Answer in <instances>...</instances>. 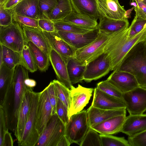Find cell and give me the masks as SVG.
Masks as SVG:
<instances>
[{
    "instance_id": "6da1fadb",
    "label": "cell",
    "mask_w": 146,
    "mask_h": 146,
    "mask_svg": "<svg viewBox=\"0 0 146 146\" xmlns=\"http://www.w3.org/2000/svg\"><path fill=\"white\" fill-rule=\"evenodd\" d=\"M28 71L21 65L15 68L11 85L0 106L5 113L7 126L11 129L16 127L18 111L25 94L28 91H33L25 83V79L29 78Z\"/></svg>"
},
{
    "instance_id": "7a4b0ae2",
    "label": "cell",
    "mask_w": 146,
    "mask_h": 146,
    "mask_svg": "<svg viewBox=\"0 0 146 146\" xmlns=\"http://www.w3.org/2000/svg\"><path fill=\"white\" fill-rule=\"evenodd\" d=\"M129 28H127L110 35L104 52L110 59L111 71L115 70L122 59L136 44L146 38V26L140 33L129 38Z\"/></svg>"
},
{
    "instance_id": "3957f363",
    "label": "cell",
    "mask_w": 146,
    "mask_h": 146,
    "mask_svg": "<svg viewBox=\"0 0 146 146\" xmlns=\"http://www.w3.org/2000/svg\"><path fill=\"white\" fill-rule=\"evenodd\" d=\"M114 71L131 73L139 86L146 88V38L133 46Z\"/></svg>"
},
{
    "instance_id": "277c9868",
    "label": "cell",
    "mask_w": 146,
    "mask_h": 146,
    "mask_svg": "<svg viewBox=\"0 0 146 146\" xmlns=\"http://www.w3.org/2000/svg\"><path fill=\"white\" fill-rule=\"evenodd\" d=\"M25 44L22 28L13 18L9 25L0 27V44L21 54Z\"/></svg>"
},
{
    "instance_id": "5b68a950",
    "label": "cell",
    "mask_w": 146,
    "mask_h": 146,
    "mask_svg": "<svg viewBox=\"0 0 146 146\" xmlns=\"http://www.w3.org/2000/svg\"><path fill=\"white\" fill-rule=\"evenodd\" d=\"M90 128L87 111L72 115L66 125L65 135L71 144L79 145Z\"/></svg>"
},
{
    "instance_id": "8992f818",
    "label": "cell",
    "mask_w": 146,
    "mask_h": 146,
    "mask_svg": "<svg viewBox=\"0 0 146 146\" xmlns=\"http://www.w3.org/2000/svg\"><path fill=\"white\" fill-rule=\"evenodd\" d=\"M66 125L57 113L52 115L35 146H57L65 135Z\"/></svg>"
},
{
    "instance_id": "52a82bcc",
    "label": "cell",
    "mask_w": 146,
    "mask_h": 146,
    "mask_svg": "<svg viewBox=\"0 0 146 146\" xmlns=\"http://www.w3.org/2000/svg\"><path fill=\"white\" fill-rule=\"evenodd\" d=\"M39 92L32 91L31 106L28 118L21 140L17 142L20 146H35L39 134L35 128L36 110Z\"/></svg>"
},
{
    "instance_id": "ba28073f",
    "label": "cell",
    "mask_w": 146,
    "mask_h": 146,
    "mask_svg": "<svg viewBox=\"0 0 146 146\" xmlns=\"http://www.w3.org/2000/svg\"><path fill=\"white\" fill-rule=\"evenodd\" d=\"M111 71V61L107 53L104 52L86 64L84 80L90 82L104 76Z\"/></svg>"
},
{
    "instance_id": "9c48e42d",
    "label": "cell",
    "mask_w": 146,
    "mask_h": 146,
    "mask_svg": "<svg viewBox=\"0 0 146 146\" xmlns=\"http://www.w3.org/2000/svg\"><path fill=\"white\" fill-rule=\"evenodd\" d=\"M109 35L100 32L98 36L93 41L85 46L76 50L74 56L81 62L86 64L104 52Z\"/></svg>"
},
{
    "instance_id": "30bf717a",
    "label": "cell",
    "mask_w": 146,
    "mask_h": 146,
    "mask_svg": "<svg viewBox=\"0 0 146 146\" xmlns=\"http://www.w3.org/2000/svg\"><path fill=\"white\" fill-rule=\"evenodd\" d=\"M122 99L130 115L143 114L146 111V88L139 86L123 93Z\"/></svg>"
},
{
    "instance_id": "8fae6325",
    "label": "cell",
    "mask_w": 146,
    "mask_h": 146,
    "mask_svg": "<svg viewBox=\"0 0 146 146\" xmlns=\"http://www.w3.org/2000/svg\"><path fill=\"white\" fill-rule=\"evenodd\" d=\"M52 109L48 97L47 87L39 92L35 128L40 136L46 127L52 116Z\"/></svg>"
},
{
    "instance_id": "7c38bea8",
    "label": "cell",
    "mask_w": 146,
    "mask_h": 146,
    "mask_svg": "<svg viewBox=\"0 0 146 146\" xmlns=\"http://www.w3.org/2000/svg\"><path fill=\"white\" fill-rule=\"evenodd\" d=\"M94 89L87 88L78 84L70 90V102L68 115L69 119L72 115L82 110L92 95Z\"/></svg>"
},
{
    "instance_id": "4fadbf2b",
    "label": "cell",
    "mask_w": 146,
    "mask_h": 146,
    "mask_svg": "<svg viewBox=\"0 0 146 146\" xmlns=\"http://www.w3.org/2000/svg\"><path fill=\"white\" fill-rule=\"evenodd\" d=\"M57 31L62 39L76 50L82 48L92 42L97 38L100 33L98 28L84 33Z\"/></svg>"
},
{
    "instance_id": "5bb4252c",
    "label": "cell",
    "mask_w": 146,
    "mask_h": 146,
    "mask_svg": "<svg viewBox=\"0 0 146 146\" xmlns=\"http://www.w3.org/2000/svg\"><path fill=\"white\" fill-rule=\"evenodd\" d=\"M91 106L105 110L126 109L125 104L122 99L108 94L96 87L94 89Z\"/></svg>"
},
{
    "instance_id": "9a60e30c",
    "label": "cell",
    "mask_w": 146,
    "mask_h": 146,
    "mask_svg": "<svg viewBox=\"0 0 146 146\" xmlns=\"http://www.w3.org/2000/svg\"><path fill=\"white\" fill-rule=\"evenodd\" d=\"M97 4L99 18L105 17L117 20L127 19L125 15L126 11L118 0H98Z\"/></svg>"
},
{
    "instance_id": "2e32d148",
    "label": "cell",
    "mask_w": 146,
    "mask_h": 146,
    "mask_svg": "<svg viewBox=\"0 0 146 146\" xmlns=\"http://www.w3.org/2000/svg\"><path fill=\"white\" fill-rule=\"evenodd\" d=\"M50 62L56 74L57 80L70 90L74 86L70 81L66 61L55 50L51 48L48 55Z\"/></svg>"
},
{
    "instance_id": "e0dca14e",
    "label": "cell",
    "mask_w": 146,
    "mask_h": 146,
    "mask_svg": "<svg viewBox=\"0 0 146 146\" xmlns=\"http://www.w3.org/2000/svg\"><path fill=\"white\" fill-rule=\"evenodd\" d=\"M43 32L51 48L59 54L66 61V59L74 56L76 50L62 39L56 31Z\"/></svg>"
},
{
    "instance_id": "ac0fdd59",
    "label": "cell",
    "mask_w": 146,
    "mask_h": 146,
    "mask_svg": "<svg viewBox=\"0 0 146 146\" xmlns=\"http://www.w3.org/2000/svg\"><path fill=\"white\" fill-rule=\"evenodd\" d=\"M107 79L123 93L139 86L135 77L131 73L125 71H113Z\"/></svg>"
},
{
    "instance_id": "d6986e66",
    "label": "cell",
    "mask_w": 146,
    "mask_h": 146,
    "mask_svg": "<svg viewBox=\"0 0 146 146\" xmlns=\"http://www.w3.org/2000/svg\"><path fill=\"white\" fill-rule=\"evenodd\" d=\"M90 127L111 117L121 115H126V109L105 110L92 106L87 110Z\"/></svg>"
},
{
    "instance_id": "ffe728a7",
    "label": "cell",
    "mask_w": 146,
    "mask_h": 146,
    "mask_svg": "<svg viewBox=\"0 0 146 146\" xmlns=\"http://www.w3.org/2000/svg\"><path fill=\"white\" fill-rule=\"evenodd\" d=\"M146 130V114L129 115L126 117L120 132L128 136L136 135Z\"/></svg>"
},
{
    "instance_id": "44dd1931",
    "label": "cell",
    "mask_w": 146,
    "mask_h": 146,
    "mask_svg": "<svg viewBox=\"0 0 146 146\" xmlns=\"http://www.w3.org/2000/svg\"><path fill=\"white\" fill-rule=\"evenodd\" d=\"M28 91L25 94L19 109L14 135L18 141L21 139L29 115L31 106L32 92Z\"/></svg>"
},
{
    "instance_id": "7402d4cb",
    "label": "cell",
    "mask_w": 146,
    "mask_h": 146,
    "mask_svg": "<svg viewBox=\"0 0 146 146\" xmlns=\"http://www.w3.org/2000/svg\"><path fill=\"white\" fill-rule=\"evenodd\" d=\"M25 42L30 41L49 55L51 48L42 31L40 29L22 26Z\"/></svg>"
},
{
    "instance_id": "603a6c76",
    "label": "cell",
    "mask_w": 146,
    "mask_h": 146,
    "mask_svg": "<svg viewBox=\"0 0 146 146\" xmlns=\"http://www.w3.org/2000/svg\"><path fill=\"white\" fill-rule=\"evenodd\" d=\"M126 115L115 116L90 127L100 134L112 135L120 132Z\"/></svg>"
},
{
    "instance_id": "cb8c5ba5",
    "label": "cell",
    "mask_w": 146,
    "mask_h": 146,
    "mask_svg": "<svg viewBox=\"0 0 146 146\" xmlns=\"http://www.w3.org/2000/svg\"><path fill=\"white\" fill-rule=\"evenodd\" d=\"M98 0H70L75 12L97 20L99 19Z\"/></svg>"
},
{
    "instance_id": "d4e9b609",
    "label": "cell",
    "mask_w": 146,
    "mask_h": 146,
    "mask_svg": "<svg viewBox=\"0 0 146 146\" xmlns=\"http://www.w3.org/2000/svg\"><path fill=\"white\" fill-rule=\"evenodd\" d=\"M66 62L69 77L72 85L82 82L86 64H83L74 56L68 58Z\"/></svg>"
},
{
    "instance_id": "484cf974",
    "label": "cell",
    "mask_w": 146,
    "mask_h": 146,
    "mask_svg": "<svg viewBox=\"0 0 146 146\" xmlns=\"http://www.w3.org/2000/svg\"><path fill=\"white\" fill-rule=\"evenodd\" d=\"M98 29L100 32L108 35L129 27L128 19L117 20L105 17H100Z\"/></svg>"
},
{
    "instance_id": "4316f807",
    "label": "cell",
    "mask_w": 146,
    "mask_h": 146,
    "mask_svg": "<svg viewBox=\"0 0 146 146\" xmlns=\"http://www.w3.org/2000/svg\"><path fill=\"white\" fill-rule=\"evenodd\" d=\"M38 0H22L11 10L13 13L38 20Z\"/></svg>"
},
{
    "instance_id": "83f0119b",
    "label": "cell",
    "mask_w": 146,
    "mask_h": 146,
    "mask_svg": "<svg viewBox=\"0 0 146 146\" xmlns=\"http://www.w3.org/2000/svg\"><path fill=\"white\" fill-rule=\"evenodd\" d=\"M14 69L9 68L3 63L0 66V106L3 104L11 85Z\"/></svg>"
},
{
    "instance_id": "f1b7e54d",
    "label": "cell",
    "mask_w": 146,
    "mask_h": 146,
    "mask_svg": "<svg viewBox=\"0 0 146 146\" xmlns=\"http://www.w3.org/2000/svg\"><path fill=\"white\" fill-rule=\"evenodd\" d=\"M61 20L90 30L98 28V24L97 20L78 14L73 11Z\"/></svg>"
},
{
    "instance_id": "f546056e",
    "label": "cell",
    "mask_w": 146,
    "mask_h": 146,
    "mask_svg": "<svg viewBox=\"0 0 146 146\" xmlns=\"http://www.w3.org/2000/svg\"><path fill=\"white\" fill-rule=\"evenodd\" d=\"M2 56L0 58V66L3 63L11 69L22 64L21 53L3 45L0 44Z\"/></svg>"
},
{
    "instance_id": "4dcf8cb0",
    "label": "cell",
    "mask_w": 146,
    "mask_h": 146,
    "mask_svg": "<svg viewBox=\"0 0 146 146\" xmlns=\"http://www.w3.org/2000/svg\"><path fill=\"white\" fill-rule=\"evenodd\" d=\"M57 4L48 19L53 22L61 20L73 11L70 0H56Z\"/></svg>"
},
{
    "instance_id": "1f68e13d",
    "label": "cell",
    "mask_w": 146,
    "mask_h": 146,
    "mask_svg": "<svg viewBox=\"0 0 146 146\" xmlns=\"http://www.w3.org/2000/svg\"><path fill=\"white\" fill-rule=\"evenodd\" d=\"M26 43L33 54L39 70L42 72L46 71L50 64L48 55L32 42L29 41Z\"/></svg>"
},
{
    "instance_id": "d6a6232c",
    "label": "cell",
    "mask_w": 146,
    "mask_h": 146,
    "mask_svg": "<svg viewBox=\"0 0 146 146\" xmlns=\"http://www.w3.org/2000/svg\"><path fill=\"white\" fill-rule=\"evenodd\" d=\"M22 64L28 71L33 73L38 69L33 54L25 42L21 53Z\"/></svg>"
},
{
    "instance_id": "836d02e7",
    "label": "cell",
    "mask_w": 146,
    "mask_h": 146,
    "mask_svg": "<svg viewBox=\"0 0 146 146\" xmlns=\"http://www.w3.org/2000/svg\"><path fill=\"white\" fill-rule=\"evenodd\" d=\"M52 82L54 84L58 98L69 110L70 102V90L58 80L54 79Z\"/></svg>"
},
{
    "instance_id": "e575fe53",
    "label": "cell",
    "mask_w": 146,
    "mask_h": 146,
    "mask_svg": "<svg viewBox=\"0 0 146 146\" xmlns=\"http://www.w3.org/2000/svg\"><path fill=\"white\" fill-rule=\"evenodd\" d=\"M56 31L69 32L74 33H84L92 30L60 20L54 22Z\"/></svg>"
},
{
    "instance_id": "d590c367",
    "label": "cell",
    "mask_w": 146,
    "mask_h": 146,
    "mask_svg": "<svg viewBox=\"0 0 146 146\" xmlns=\"http://www.w3.org/2000/svg\"><path fill=\"white\" fill-rule=\"evenodd\" d=\"M57 4L56 0H38V9L39 19H49L50 14Z\"/></svg>"
},
{
    "instance_id": "8d00e7d4",
    "label": "cell",
    "mask_w": 146,
    "mask_h": 146,
    "mask_svg": "<svg viewBox=\"0 0 146 146\" xmlns=\"http://www.w3.org/2000/svg\"><path fill=\"white\" fill-rule=\"evenodd\" d=\"M80 146H102L100 135L90 127L80 143Z\"/></svg>"
},
{
    "instance_id": "74e56055",
    "label": "cell",
    "mask_w": 146,
    "mask_h": 146,
    "mask_svg": "<svg viewBox=\"0 0 146 146\" xmlns=\"http://www.w3.org/2000/svg\"><path fill=\"white\" fill-rule=\"evenodd\" d=\"M100 136L102 146H130L128 140L124 137L103 134H100Z\"/></svg>"
},
{
    "instance_id": "f35d334b",
    "label": "cell",
    "mask_w": 146,
    "mask_h": 146,
    "mask_svg": "<svg viewBox=\"0 0 146 146\" xmlns=\"http://www.w3.org/2000/svg\"><path fill=\"white\" fill-rule=\"evenodd\" d=\"M96 88L108 94L123 100V93L107 79L98 83Z\"/></svg>"
},
{
    "instance_id": "ab89813d",
    "label": "cell",
    "mask_w": 146,
    "mask_h": 146,
    "mask_svg": "<svg viewBox=\"0 0 146 146\" xmlns=\"http://www.w3.org/2000/svg\"><path fill=\"white\" fill-rule=\"evenodd\" d=\"M146 26V19L135 15L129 27L128 38H130L141 32Z\"/></svg>"
},
{
    "instance_id": "60d3db41",
    "label": "cell",
    "mask_w": 146,
    "mask_h": 146,
    "mask_svg": "<svg viewBox=\"0 0 146 146\" xmlns=\"http://www.w3.org/2000/svg\"><path fill=\"white\" fill-rule=\"evenodd\" d=\"M13 18L21 26H25L40 29L38 25V19L19 15L14 13H13Z\"/></svg>"
},
{
    "instance_id": "b9f144b4",
    "label": "cell",
    "mask_w": 146,
    "mask_h": 146,
    "mask_svg": "<svg viewBox=\"0 0 146 146\" xmlns=\"http://www.w3.org/2000/svg\"><path fill=\"white\" fill-rule=\"evenodd\" d=\"M13 18L12 10L4 8L0 5V26L9 25L12 23Z\"/></svg>"
},
{
    "instance_id": "7bdbcfd3",
    "label": "cell",
    "mask_w": 146,
    "mask_h": 146,
    "mask_svg": "<svg viewBox=\"0 0 146 146\" xmlns=\"http://www.w3.org/2000/svg\"><path fill=\"white\" fill-rule=\"evenodd\" d=\"M47 87V92L51 104L52 115L56 113V108L58 98L57 96L54 86L53 82H51Z\"/></svg>"
},
{
    "instance_id": "ee69618b",
    "label": "cell",
    "mask_w": 146,
    "mask_h": 146,
    "mask_svg": "<svg viewBox=\"0 0 146 146\" xmlns=\"http://www.w3.org/2000/svg\"><path fill=\"white\" fill-rule=\"evenodd\" d=\"M68 112V108L58 98L56 113L59 117L66 125L68 123L69 120Z\"/></svg>"
},
{
    "instance_id": "f6af8a7d",
    "label": "cell",
    "mask_w": 146,
    "mask_h": 146,
    "mask_svg": "<svg viewBox=\"0 0 146 146\" xmlns=\"http://www.w3.org/2000/svg\"><path fill=\"white\" fill-rule=\"evenodd\" d=\"M130 146H146V130L136 135L128 136Z\"/></svg>"
},
{
    "instance_id": "bcb514c9",
    "label": "cell",
    "mask_w": 146,
    "mask_h": 146,
    "mask_svg": "<svg viewBox=\"0 0 146 146\" xmlns=\"http://www.w3.org/2000/svg\"><path fill=\"white\" fill-rule=\"evenodd\" d=\"M132 5L135 12V15L146 19V5L137 0H131Z\"/></svg>"
},
{
    "instance_id": "7dc6e473",
    "label": "cell",
    "mask_w": 146,
    "mask_h": 146,
    "mask_svg": "<svg viewBox=\"0 0 146 146\" xmlns=\"http://www.w3.org/2000/svg\"><path fill=\"white\" fill-rule=\"evenodd\" d=\"M38 25L39 28L43 31L51 32L56 31L54 22L49 19H38Z\"/></svg>"
},
{
    "instance_id": "c3c4849f",
    "label": "cell",
    "mask_w": 146,
    "mask_h": 146,
    "mask_svg": "<svg viewBox=\"0 0 146 146\" xmlns=\"http://www.w3.org/2000/svg\"><path fill=\"white\" fill-rule=\"evenodd\" d=\"M8 130L5 113L2 108L0 107V146H2L4 135Z\"/></svg>"
},
{
    "instance_id": "681fc988",
    "label": "cell",
    "mask_w": 146,
    "mask_h": 146,
    "mask_svg": "<svg viewBox=\"0 0 146 146\" xmlns=\"http://www.w3.org/2000/svg\"><path fill=\"white\" fill-rule=\"evenodd\" d=\"M13 141L11 133H9L8 130L4 135L2 146H13Z\"/></svg>"
},
{
    "instance_id": "f907efd6",
    "label": "cell",
    "mask_w": 146,
    "mask_h": 146,
    "mask_svg": "<svg viewBox=\"0 0 146 146\" xmlns=\"http://www.w3.org/2000/svg\"><path fill=\"white\" fill-rule=\"evenodd\" d=\"M22 0H7L2 6L5 9H12L17 4Z\"/></svg>"
},
{
    "instance_id": "816d5d0a",
    "label": "cell",
    "mask_w": 146,
    "mask_h": 146,
    "mask_svg": "<svg viewBox=\"0 0 146 146\" xmlns=\"http://www.w3.org/2000/svg\"><path fill=\"white\" fill-rule=\"evenodd\" d=\"M71 144L69 140L65 135L58 142L57 146H69Z\"/></svg>"
},
{
    "instance_id": "f5cc1de1",
    "label": "cell",
    "mask_w": 146,
    "mask_h": 146,
    "mask_svg": "<svg viewBox=\"0 0 146 146\" xmlns=\"http://www.w3.org/2000/svg\"><path fill=\"white\" fill-rule=\"evenodd\" d=\"M24 82L25 85L27 87L32 89L36 84V82L35 80L29 79V78L25 79Z\"/></svg>"
},
{
    "instance_id": "db71d44e",
    "label": "cell",
    "mask_w": 146,
    "mask_h": 146,
    "mask_svg": "<svg viewBox=\"0 0 146 146\" xmlns=\"http://www.w3.org/2000/svg\"><path fill=\"white\" fill-rule=\"evenodd\" d=\"M7 0H0V5H3Z\"/></svg>"
},
{
    "instance_id": "11a10c76",
    "label": "cell",
    "mask_w": 146,
    "mask_h": 146,
    "mask_svg": "<svg viewBox=\"0 0 146 146\" xmlns=\"http://www.w3.org/2000/svg\"><path fill=\"white\" fill-rule=\"evenodd\" d=\"M137 1H138L142 2L143 3L145 4V5H146V0H138Z\"/></svg>"
},
{
    "instance_id": "9f6ffc18",
    "label": "cell",
    "mask_w": 146,
    "mask_h": 146,
    "mask_svg": "<svg viewBox=\"0 0 146 146\" xmlns=\"http://www.w3.org/2000/svg\"></svg>"
}]
</instances>
